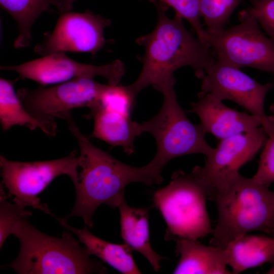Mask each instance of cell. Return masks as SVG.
<instances>
[{"label":"cell","mask_w":274,"mask_h":274,"mask_svg":"<svg viewBox=\"0 0 274 274\" xmlns=\"http://www.w3.org/2000/svg\"><path fill=\"white\" fill-rule=\"evenodd\" d=\"M76 139L80 153L78 178L74 184L76 201L71 213L64 218L81 217L85 225L92 227V217L98 207L106 204L118 208L124 198V188L130 183L160 184L162 169L152 160L142 167L126 164L94 145L76 124L71 112L63 117Z\"/></svg>","instance_id":"cell-1"},{"label":"cell","mask_w":274,"mask_h":274,"mask_svg":"<svg viewBox=\"0 0 274 274\" xmlns=\"http://www.w3.org/2000/svg\"><path fill=\"white\" fill-rule=\"evenodd\" d=\"M154 4L157 13L156 25L150 33L136 40L144 47L145 54L139 77L128 85L135 97L149 86L155 88L176 81L174 72L185 66L192 67L201 79L216 60L210 49L186 29L180 14L176 13L169 18L165 13L167 8L158 2Z\"/></svg>","instance_id":"cell-2"},{"label":"cell","mask_w":274,"mask_h":274,"mask_svg":"<svg viewBox=\"0 0 274 274\" xmlns=\"http://www.w3.org/2000/svg\"><path fill=\"white\" fill-rule=\"evenodd\" d=\"M21 218L12 235L20 242L17 258L2 266L10 267L19 274L106 273L101 263L90 258L86 248L66 229L61 237L46 234Z\"/></svg>","instance_id":"cell-3"},{"label":"cell","mask_w":274,"mask_h":274,"mask_svg":"<svg viewBox=\"0 0 274 274\" xmlns=\"http://www.w3.org/2000/svg\"><path fill=\"white\" fill-rule=\"evenodd\" d=\"M218 221L210 245L224 249L251 231L274 233V192L240 174L214 197Z\"/></svg>","instance_id":"cell-4"},{"label":"cell","mask_w":274,"mask_h":274,"mask_svg":"<svg viewBox=\"0 0 274 274\" xmlns=\"http://www.w3.org/2000/svg\"><path fill=\"white\" fill-rule=\"evenodd\" d=\"M175 82L155 88L163 94L161 108L151 119L141 123L143 132L150 133L155 139L156 153L152 160L161 168L176 157L192 154L206 157L214 149L207 142L206 132L200 124L192 123L179 104Z\"/></svg>","instance_id":"cell-5"},{"label":"cell","mask_w":274,"mask_h":274,"mask_svg":"<svg viewBox=\"0 0 274 274\" xmlns=\"http://www.w3.org/2000/svg\"><path fill=\"white\" fill-rule=\"evenodd\" d=\"M205 192L192 173L175 172L166 186L153 195L167 225L165 240L197 239L213 232Z\"/></svg>","instance_id":"cell-6"},{"label":"cell","mask_w":274,"mask_h":274,"mask_svg":"<svg viewBox=\"0 0 274 274\" xmlns=\"http://www.w3.org/2000/svg\"><path fill=\"white\" fill-rule=\"evenodd\" d=\"M78 159L76 150L63 158L33 162L9 160L1 155V183L17 206L31 207L51 216L47 206L42 203L38 196L60 175H67L75 184L78 178Z\"/></svg>","instance_id":"cell-7"},{"label":"cell","mask_w":274,"mask_h":274,"mask_svg":"<svg viewBox=\"0 0 274 274\" xmlns=\"http://www.w3.org/2000/svg\"><path fill=\"white\" fill-rule=\"evenodd\" d=\"M239 23L216 35L208 46L217 60L237 68L250 67L274 74V42L260 29L252 9L240 12Z\"/></svg>","instance_id":"cell-8"},{"label":"cell","mask_w":274,"mask_h":274,"mask_svg":"<svg viewBox=\"0 0 274 274\" xmlns=\"http://www.w3.org/2000/svg\"><path fill=\"white\" fill-rule=\"evenodd\" d=\"M266 140L261 125L245 133L220 140L206 156L203 166H196L192 174L202 186L207 199L226 188L239 175L238 171L252 160Z\"/></svg>","instance_id":"cell-9"},{"label":"cell","mask_w":274,"mask_h":274,"mask_svg":"<svg viewBox=\"0 0 274 274\" xmlns=\"http://www.w3.org/2000/svg\"><path fill=\"white\" fill-rule=\"evenodd\" d=\"M107 86L93 79L81 78L49 87L40 85L34 89L21 88L16 92L32 116L43 122L57 124L55 118L63 119L74 109L97 107Z\"/></svg>","instance_id":"cell-10"},{"label":"cell","mask_w":274,"mask_h":274,"mask_svg":"<svg viewBox=\"0 0 274 274\" xmlns=\"http://www.w3.org/2000/svg\"><path fill=\"white\" fill-rule=\"evenodd\" d=\"M1 70L14 71L23 79H28L42 86L61 83L81 78L104 77L108 84L119 85L125 69L123 63L117 59L103 65H95L77 62L56 52L16 65L1 66Z\"/></svg>","instance_id":"cell-11"},{"label":"cell","mask_w":274,"mask_h":274,"mask_svg":"<svg viewBox=\"0 0 274 274\" xmlns=\"http://www.w3.org/2000/svg\"><path fill=\"white\" fill-rule=\"evenodd\" d=\"M111 24L109 19L89 11L62 13L53 31L35 46L34 52L43 56L65 52L94 55L104 47V29Z\"/></svg>","instance_id":"cell-12"},{"label":"cell","mask_w":274,"mask_h":274,"mask_svg":"<svg viewBox=\"0 0 274 274\" xmlns=\"http://www.w3.org/2000/svg\"><path fill=\"white\" fill-rule=\"evenodd\" d=\"M201 79V92L223 101L229 100L261 119L266 115L264 101L273 84H261L240 68L216 59L206 69Z\"/></svg>","instance_id":"cell-13"},{"label":"cell","mask_w":274,"mask_h":274,"mask_svg":"<svg viewBox=\"0 0 274 274\" xmlns=\"http://www.w3.org/2000/svg\"><path fill=\"white\" fill-rule=\"evenodd\" d=\"M190 112L196 114L206 133L219 140L251 131L261 126V118L225 105L209 93L200 92L198 100L191 103Z\"/></svg>","instance_id":"cell-14"},{"label":"cell","mask_w":274,"mask_h":274,"mask_svg":"<svg viewBox=\"0 0 274 274\" xmlns=\"http://www.w3.org/2000/svg\"><path fill=\"white\" fill-rule=\"evenodd\" d=\"M176 253L179 261L173 271L175 274H229L224 249L206 246L197 239L179 238Z\"/></svg>","instance_id":"cell-15"},{"label":"cell","mask_w":274,"mask_h":274,"mask_svg":"<svg viewBox=\"0 0 274 274\" xmlns=\"http://www.w3.org/2000/svg\"><path fill=\"white\" fill-rule=\"evenodd\" d=\"M90 110L87 118L94 120L92 138L121 147L127 154L134 152L135 139L143 133L141 123L132 121L129 115L100 107Z\"/></svg>","instance_id":"cell-16"},{"label":"cell","mask_w":274,"mask_h":274,"mask_svg":"<svg viewBox=\"0 0 274 274\" xmlns=\"http://www.w3.org/2000/svg\"><path fill=\"white\" fill-rule=\"evenodd\" d=\"M52 216L65 229L77 236L90 256H96L122 273H141L133 258L131 254L132 250L125 243L117 244L110 243L93 234L85 225L83 228L77 229L68 225L67 220L64 217L59 218L54 214Z\"/></svg>","instance_id":"cell-17"},{"label":"cell","mask_w":274,"mask_h":274,"mask_svg":"<svg viewBox=\"0 0 274 274\" xmlns=\"http://www.w3.org/2000/svg\"><path fill=\"white\" fill-rule=\"evenodd\" d=\"M120 215L121 235L123 242L149 262L158 271L160 261L164 258L154 251L150 244L148 210L130 207L125 198L118 207Z\"/></svg>","instance_id":"cell-18"},{"label":"cell","mask_w":274,"mask_h":274,"mask_svg":"<svg viewBox=\"0 0 274 274\" xmlns=\"http://www.w3.org/2000/svg\"><path fill=\"white\" fill-rule=\"evenodd\" d=\"M232 273L260 266L274 260V237L246 234L224 248Z\"/></svg>","instance_id":"cell-19"},{"label":"cell","mask_w":274,"mask_h":274,"mask_svg":"<svg viewBox=\"0 0 274 274\" xmlns=\"http://www.w3.org/2000/svg\"><path fill=\"white\" fill-rule=\"evenodd\" d=\"M16 81L0 78V123L2 129L7 131L18 125L32 130L39 128L48 135L55 136L57 124L43 122L32 116L24 107L14 90Z\"/></svg>","instance_id":"cell-20"},{"label":"cell","mask_w":274,"mask_h":274,"mask_svg":"<svg viewBox=\"0 0 274 274\" xmlns=\"http://www.w3.org/2000/svg\"><path fill=\"white\" fill-rule=\"evenodd\" d=\"M55 3V0H0L2 8L17 24L18 35L14 42L15 48L21 49L30 45L33 24Z\"/></svg>","instance_id":"cell-21"},{"label":"cell","mask_w":274,"mask_h":274,"mask_svg":"<svg viewBox=\"0 0 274 274\" xmlns=\"http://www.w3.org/2000/svg\"><path fill=\"white\" fill-rule=\"evenodd\" d=\"M242 0H200V12L211 35L220 33L230 15Z\"/></svg>","instance_id":"cell-22"},{"label":"cell","mask_w":274,"mask_h":274,"mask_svg":"<svg viewBox=\"0 0 274 274\" xmlns=\"http://www.w3.org/2000/svg\"><path fill=\"white\" fill-rule=\"evenodd\" d=\"M261 125L268 139L261 153L257 172L252 178L257 183L269 187L274 182V115L263 117Z\"/></svg>","instance_id":"cell-23"},{"label":"cell","mask_w":274,"mask_h":274,"mask_svg":"<svg viewBox=\"0 0 274 274\" xmlns=\"http://www.w3.org/2000/svg\"><path fill=\"white\" fill-rule=\"evenodd\" d=\"M8 195L1 183L0 187V249L7 237L12 234L18 221L23 217L32 215V213L25 208L10 203L7 200Z\"/></svg>","instance_id":"cell-24"},{"label":"cell","mask_w":274,"mask_h":274,"mask_svg":"<svg viewBox=\"0 0 274 274\" xmlns=\"http://www.w3.org/2000/svg\"><path fill=\"white\" fill-rule=\"evenodd\" d=\"M135 98L128 86L108 84L100 96L98 107L129 115Z\"/></svg>","instance_id":"cell-25"},{"label":"cell","mask_w":274,"mask_h":274,"mask_svg":"<svg viewBox=\"0 0 274 274\" xmlns=\"http://www.w3.org/2000/svg\"><path fill=\"white\" fill-rule=\"evenodd\" d=\"M258 23L274 42V0H250Z\"/></svg>","instance_id":"cell-26"},{"label":"cell","mask_w":274,"mask_h":274,"mask_svg":"<svg viewBox=\"0 0 274 274\" xmlns=\"http://www.w3.org/2000/svg\"><path fill=\"white\" fill-rule=\"evenodd\" d=\"M153 4L158 2L168 9L173 8L176 13L180 14L183 18L187 19L193 16L196 12L199 0H148Z\"/></svg>","instance_id":"cell-27"},{"label":"cell","mask_w":274,"mask_h":274,"mask_svg":"<svg viewBox=\"0 0 274 274\" xmlns=\"http://www.w3.org/2000/svg\"><path fill=\"white\" fill-rule=\"evenodd\" d=\"M76 0H55L54 6L56 7L58 12L62 14L71 11L73 8V3Z\"/></svg>","instance_id":"cell-28"},{"label":"cell","mask_w":274,"mask_h":274,"mask_svg":"<svg viewBox=\"0 0 274 274\" xmlns=\"http://www.w3.org/2000/svg\"><path fill=\"white\" fill-rule=\"evenodd\" d=\"M273 262V265L271 268L267 271V273H274V260L272 261Z\"/></svg>","instance_id":"cell-29"},{"label":"cell","mask_w":274,"mask_h":274,"mask_svg":"<svg viewBox=\"0 0 274 274\" xmlns=\"http://www.w3.org/2000/svg\"><path fill=\"white\" fill-rule=\"evenodd\" d=\"M270 111L274 114V104H272L269 107Z\"/></svg>","instance_id":"cell-30"}]
</instances>
